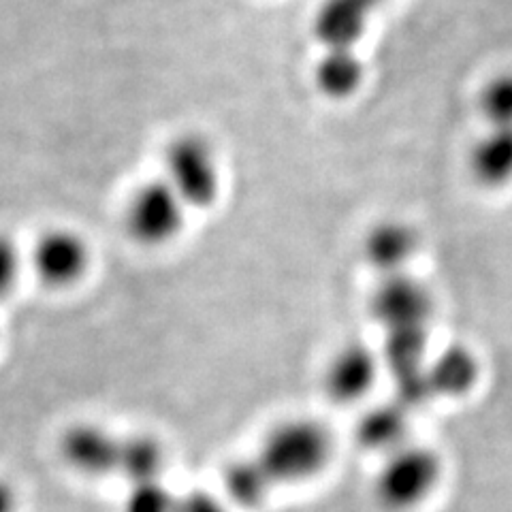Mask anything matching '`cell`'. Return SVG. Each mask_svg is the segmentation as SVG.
Listing matches in <instances>:
<instances>
[{
    "label": "cell",
    "instance_id": "obj_19",
    "mask_svg": "<svg viewBox=\"0 0 512 512\" xmlns=\"http://www.w3.org/2000/svg\"><path fill=\"white\" fill-rule=\"evenodd\" d=\"M178 512H235V508L214 491L190 489L180 495Z\"/></svg>",
    "mask_w": 512,
    "mask_h": 512
},
{
    "label": "cell",
    "instance_id": "obj_9",
    "mask_svg": "<svg viewBox=\"0 0 512 512\" xmlns=\"http://www.w3.org/2000/svg\"><path fill=\"white\" fill-rule=\"evenodd\" d=\"M370 299V310L380 325L391 329L427 327L434 314V299L427 286L412 276L410 269L378 276Z\"/></svg>",
    "mask_w": 512,
    "mask_h": 512
},
{
    "label": "cell",
    "instance_id": "obj_2",
    "mask_svg": "<svg viewBox=\"0 0 512 512\" xmlns=\"http://www.w3.org/2000/svg\"><path fill=\"white\" fill-rule=\"evenodd\" d=\"M333 451L331 429L314 416L297 414L269 425L252 455L280 489L318 478L329 468Z\"/></svg>",
    "mask_w": 512,
    "mask_h": 512
},
{
    "label": "cell",
    "instance_id": "obj_4",
    "mask_svg": "<svg viewBox=\"0 0 512 512\" xmlns=\"http://www.w3.org/2000/svg\"><path fill=\"white\" fill-rule=\"evenodd\" d=\"M165 182L175 190L188 210L212 207L222 188V173L212 143L201 135L173 137L163 154Z\"/></svg>",
    "mask_w": 512,
    "mask_h": 512
},
{
    "label": "cell",
    "instance_id": "obj_10",
    "mask_svg": "<svg viewBox=\"0 0 512 512\" xmlns=\"http://www.w3.org/2000/svg\"><path fill=\"white\" fill-rule=\"evenodd\" d=\"M378 380V357L363 342L340 346L325 363L323 391L335 404H355Z\"/></svg>",
    "mask_w": 512,
    "mask_h": 512
},
{
    "label": "cell",
    "instance_id": "obj_17",
    "mask_svg": "<svg viewBox=\"0 0 512 512\" xmlns=\"http://www.w3.org/2000/svg\"><path fill=\"white\" fill-rule=\"evenodd\" d=\"M180 495L167 487L165 478L128 485L122 512H178Z\"/></svg>",
    "mask_w": 512,
    "mask_h": 512
},
{
    "label": "cell",
    "instance_id": "obj_20",
    "mask_svg": "<svg viewBox=\"0 0 512 512\" xmlns=\"http://www.w3.org/2000/svg\"><path fill=\"white\" fill-rule=\"evenodd\" d=\"M0 512H20V493L7 478H0Z\"/></svg>",
    "mask_w": 512,
    "mask_h": 512
},
{
    "label": "cell",
    "instance_id": "obj_11",
    "mask_svg": "<svg viewBox=\"0 0 512 512\" xmlns=\"http://www.w3.org/2000/svg\"><path fill=\"white\" fill-rule=\"evenodd\" d=\"M421 237L410 222L387 218L372 224L365 233L361 254L374 274L387 276L395 271L410 269L416 252H419Z\"/></svg>",
    "mask_w": 512,
    "mask_h": 512
},
{
    "label": "cell",
    "instance_id": "obj_6",
    "mask_svg": "<svg viewBox=\"0 0 512 512\" xmlns=\"http://www.w3.org/2000/svg\"><path fill=\"white\" fill-rule=\"evenodd\" d=\"M387 3L389 0H323L312 20L314 39L323 47L320 58L363 62L359 45L376 13Z\"/></svg>",
    "mask_w": 512,
    "mask_h": 512
},
{
    "label": "cell",
    "instance_id": "obj_8",
    "mask_svg": "<svg viewBox=\"0 0 512 512\" xmlns=\"http://www.w3.org/2000/svg\"><path fill=\"white\" fill-rule=\"evenodd\" d=\"M122 436L94 421H77L62 429L58 455L64 466L86 478L118 476Z\"/></svg>",
    "mask_w": 512,
    "mask_h": 512
},
{
    "label": "cell",
    "instance_id": "obj_7",
    "mask_svg": "<svg viewBox=\"0 0 512 512\" xmlns=\"http://www.w3.org/2000/svg\"><path fill=\"white\" fill-rule=\"evenodd\" d=\"M28 263L41 284L54 291H67L86 278L92 252L86 239L71 229H50L39 235Z\"/></svg>",
    "mask_w": 512,
    "mask_h": 512
},
{
    "label": "cell",
    "instance_id": "obj_15",
    "mask_svg": "<svg viewBox=\"0 0 512 512\" xmlns=\"http://www.w3.org/2000/svg\"><path fill=\"white\" fill-rule=\"evenodd\" d=\"M408 429L406 410L397 404H382L365 412L357 423V442L367 451L393 453L404 446Z\"/></svg>",
    "mask_w": 512,
    "mask_h": 512
},
{
    "label": "cell",
    "instance_id": "obj_5",
    "mask_svg": "<svg viewBox=\"0 0 512 512\" xmlns=\"http://www.w3.org/2000/svg\"><path fill=\"white\" fill-rule=\"evenodd\" d=\"M188 207L165 178L139 184L124 210V227L133 242L146 248L171 244L184 231Z\"/></svg>",
    "mask_w": 512,
    "mask_h": 512
},
{
    "label": "cell",
    "instance_id": "obj_14",
    "mask_svg": "<svg viewBox=\"0 0 512 512\" xmlns=\"http://www.w3.org/2000/svg\"><path fill=\"white\" fill-rule=\"evenodd\" d=\"M427 387L436 395L457 397L468 393L478 378V361L468 348L451 346L425 370Z\"/></svg>",
    "mask_w": 512,
    "mask_h": 512
},
{
    "label": "cell",
    "instance_id": "obj_12",
    "mask_svg": "<svg viewBox=\"0 0 512 512\" xmlns=\"http://www.w3.org/2000/svg\"><path fill=\"white\" fill-rule=\"evenodd\" d=\"M167 461V446L154 434H148V431H135V434L122 436L118 476L126 480V485L165 478Z\"/></svg>",
    "mask_w": 512,
    "mask_h": 512
},
{
    "label": "cell",
    "instance_id": "obj_16",
    "mask_svg": "<svg viewBox=\"0 0 512 512\" xmlns=\"http://www.w3.org/2000/svg\"><path fill=\"white\" fill-rule=\"evenodd\" d=\"M425 344H427V327H404V329L389 331L387 359L399 378L421 372Z\"/></svg>",
    "mask_w": 512,
    "mask_h": 512
},
{
    "label": "cell",
    "instance_id": "obj_1",
    "mask_svg": "<svg viewBox=\"0 0 512 512\" xmlns=\"http://www.w3.org/2000/svg\"><path fill=\"white\" fill-rule=\"evenodd\" d=\"M476 111L480 131L468 148V175L483 190H506L512 186V69L485 79Z\"/></svg>",
    "mask_w": 512,
    "mask_h": 512
},
{
    "label": "cell",
    "instance_id": "obj_18",
    "mask_svg": "<svg viewBox=\"0 0 512 512\" xmlns=\"http://www.w3.org/2000/svg\"><path fill=\"white\" fill-rule=\"evenodd\" d=\"M24 256L18 244L5 233H0V299L9 297L20 282Z\"/></svg>",
    "mask_w": 512,
    "mask_h": 512
},
{
    "label": "cell",
    "instance_id": "obj_13",
    "mask_svg": "<svg viewBox=\"0 0 512 512\" xmlns=\"http://www.w3.org/2000/svg\"><path fill=\"white\" fill-rule=\"evenodd\" d=\"M224 495L233 508L252 510L261 508L276 491V485L261 468L254 455L239 457L224 468Z\"/></svg>",
    "mask_w": 512,
    "mask_h": 512
},
{
    "label": "cell",
    "instance_id": "obj_3",
    "mask_svg": "<svg viewBox=\"0 0 512 512\" xmlns=\"http://www.w3.org/2000/svg\"><path fill=\"white\" fill-rule=\"evenodd\" d=\"M440 476L442 461L431 448L421 444L399 446L387 455L376 474V502L389 512H408L429 498Z\"/></svg>",
    "mask_w": 512,
    "mask_h": 512
}]
</instances>
